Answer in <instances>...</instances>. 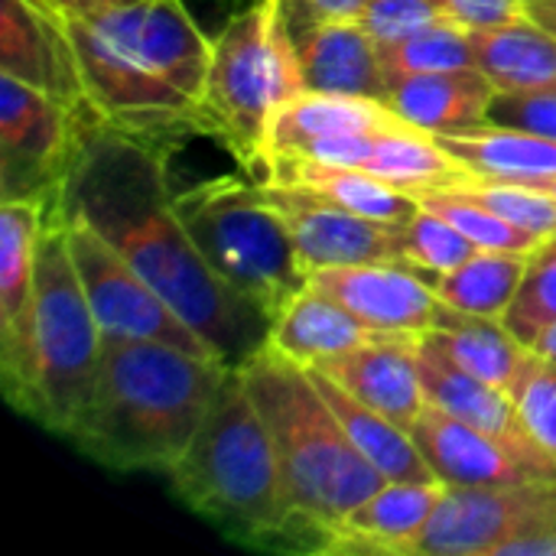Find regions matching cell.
Returning <instances> with one entry per match:
<instances>
[{
  "label": "cell",
  "mask_w": 556,
  "mask_h": 556,
  "mask_svg": "<svg viewBox=\"0 0 556 556\" xmlns=\"http://www.w3.org/2000/svg\"><path fill=\"white\" fill-rule=\"evenodd\" d=\"M169 153L85 117L62 212L85 218L228 368H241L270 342V316L199 254L173 208Z\"/></svg>",
  "instance_id": "obj_1"
},
{
  "label": "cell",
  "mask_w": 556,
  "mask_h": 556,
  "mask_svg": "<svg viewBox=\"0 0 556 556\" xmlns=\"http://www.w3.org/2000/svg\"><path fill=\"white\" fill-rule=\"evenodd\" d=\"M163 476L192 515L241 547L329 554V538L290 498L274 440L238 368L222 384L186 453Z\"/></svg>",
  "instance_id": "obj_2"
},
{
  "label": "cell",
  "mask_w": 556,
  "mask_h": 556,
  "mask_svg": "<svg viewBox=\"0 0 556 556\" xmlns=\"http://www.w3.org/2000/svg\"><path fill=\"white\" fill-rule=\"evenodd\" d=\"M235 368L163 342L104 339L94 397L68 443L114 472H166Z\"/></svg>",
  "instance_id": "obj_3"
},
{
  "label": "cell",
  "mask_w": 556,
  "mask_h": 556,
  "mask_svg": "<svg viewBox=\"0 0 556 556\" xmlns=\"http://www.w3.org/2000/svg\"><path fill=\"white\" fill-rule=\"evenodd\" d=\"M238 375L274 440L296 511L332 544L339 521L384 485L381 472L352 446L309 368L264 345Z\"/></svg>",
  "instance_id": "obj_4"
},
{
  "label": "cell",
  "mask_w": 556,
  "mask_h": 556,
  "mask_svg": "<svg viewBox=\"0 0 556 556\" xmlns=\"http://www.w3.org/2000/svg\"><path fill=\"white\" fill-rule=\"evenodd\" d=\"M101 358L104 332L75 270L59 205L39 241L26 394L16 410L68 440L94 397Z\"/></svg>",
  "instance_id": "obj_5"
},
{
  "label": "cell",
  "mask_w": 556,
  "mask_h": 556,
  "mask_svg": "<svg viewBox=\"0 0 556 556\" xmlns=\"http://www.w3.org/2000/svg\"><path fill=\"white\" fill-rule=\"evenodd\" d=\"M173 208L208 267L270 323L309 283L280 212L264 199L261 182L215 176L195 186H173Z\"/></svg>",
  "instance_id": "obj_6"
},
{
  "label": "cell",
  "mask_w": 556,
  "mask_h": 556,
  "mask_svg": "<svg viewBox=\"0 0 556 556\" xmlns=\"http://www.w3.org/2000/svg\"><path fill=\"white\" fill-rule=\"evenodd\" d=\"M303 88L280 0H254L215 39L205 78V117L248 173L267 169V134L277 111Z\"/></svg>",
  "instance_id": "obj_7"
},
{
  "label": "cell",
  "mask_w": 556,
  "mask_h": 556,
  "mask_svg": "<svg viewBox=\"0 0 556 556\" xmlns=\"http://www.w3.org/2000/svg\"><path fill=\"white\" fill-rule=\"evenodd\" d=\"M85 117L55 94L0 75V199L62 202Z\"/></svg>",
  "instance_id": "obj_8"
},
{
  "label": "cell",
  "mask_w": 556,
  "mask_h": 556,
  "mask_svg": "<svg viewBox=\"0 0 556 556\" xmlns=\"http://www.w3.org/2000/svg\"><path fill=\"white\" fill-rule=\"evenodd\" d=\"M68 251L81 277L91 313L104 339L127 342H163L192 355L218 358L202 336L78 215L65 212ZM222 362V358H218Z\"/></svg>",
  "instance_id": "obj_9"
},
{
  "label": "cell",
  "mask_w": 556,
  "mask_h": 556,
  "mask_svg": "<svg viewBox=\"0 0 556 556\" xmlns=\"http://www.w3.org/2000/svg\"><path fill=\"white\" fill-rule=\"evenodd\" d=\"M538 538H556V482L446 489L410 556H505Z\"/></svg>",
  "instance_id": "obj_10"
},
{
  "label": "cell",
  "mask_w": 556,
  "mask_h": 556,
  "mask_svg": "<svg viewBox=\"0 0 556 556\" xmlns=\"http://www.w3.org/2000/svg\"><path fill=\"white\" fill-rule=\"evenodd\" d=\"M261 192L280 212L306 277L326 267L404 261V225L355 215L306 186L261 182Z\"/></svg>",
  "instance_id": "obj_11"
},
{
  "label": "cell",
  "mask_w": 556,
  "mask_h": 556,
  "mask_svg": "<svg viewBox=\"0 0 556 556\" xmlns=\"http://www.w3.org/2000/svg\"><path fill=\"white\" fill-rule=\"evenodd\" d=\"M430 472L446 489H489L556 482V463L534 443H515L463 424L437 407H424L410 427Z\"/></svg>",
  "instance_id": "obj_12"
},
{
  "label": "cell",
  "mask_w": 556,
  "mask_h": 556,
  "mask_svg": "<svg viewBox=\"0 0 556 556\" xmlns=\"http://www.w3.org/2000/svg\"><path fill=\"white\" fill-rule=\"evenodd\" d=\"M88 20L117 49L202 104L212 39L199 29L186 0H130Z\"/></svg>",
  "instance_id": "obj_13"
},
{
  "label": "cell",
  "mask_w": 556,
  "mask_h": 556,
  "mask_svg": "<svg viewBox=\"0 0 556 556\" xmlns=\"http://www.w3.org/2000/svg\"><path fill=\"white\" fill-rule=\"evenodd\" d=\"M59 205L39 199L0 205V381L13 410L26 394L39 241Z\"/></svg>",
  "instance_id": "obj_14"
},
{
  "label": "cell",
  "mask_w": 556,
  "mask_h": 556,
  "mask_svg": "<svg viewBox=\"0 0 556 556\" xmlns=\"http://www.w3.org/2000/svg\"><path fill=\"white\" fill-rule=\"evenodd\" d=\"M433 280L437 274L410 261H365L309 274V283L339 300L365 326L401 336H424L433 326L440 309Z\"/></svg>",
  "instance_id": "obj_15"
},
{
  "label": "cell",
  "mask_w": 556,
  "mask_h": 556,
  "mask_svg": "<svg viewBox=\"0 0 556 556\" xmlns=\"http://www.w3.org/2000/svg\"><path fill=\"white\" fill-rule=\"evenodd\" d=\"M0 75L36 85L75 108L81 117H91L62 10L46 0L0 3Z\"/></svg>",
  "instance_id": "obj_16"
},
{
  "label": "cell",
  "mask_w": 556,
  "mask_h": 556,
  "mask_svg": "<svg viewBox=\"0 0 556 556\" xmlns=\"http://www.w3.org/2000/svg\"><path fill=\"white\" fill-rule=\"evenodd\" d=\"M313 368L407 430L427 407L420 381V336L381 332L378 339Z\"/></svg>",
  "instance_id": "obj_17"
},
{
  "label": "cell",
  "mask_w": 556,
  "mask_h": 556,
  "mask_svg": "<svg viewBox=\"0 0 556 556\" xmlns=\"http://www.w3.org/2000/svg\"><path fill=\"white\" fill-rule=\"evenodd\" d=\"M287 33L293 39L306 91L384 101L388 72L381 46L358 20H319Z\"/></svg>",
  "instance_id": "obj_18"
},
{
  "label": "cell",
  "mask_w": 556,
  "mask_h": 556,
  "mask_svg": "<svg viewBox=\"0 0 556 556\" xmlns=\"http://www.w3.org/2000/svg\"><path fill=\"white\" fill-rule=\"evenodd\" d=\"M443 495V482H384L339 521L329 554L410 556Z\"/></svg>",
  "instance_id": "obj_19"
},
{
  "label": "cell",
  "mask_w": 556,
  "mask_h": 556,
  "mask_svg": "<svg viewBox=\"0 0 556 556\" xmlns=\"http://www.w3.org/2000/svg\"><path fill=\"white\" fill-rule=\"evenodd\" d=\"M495 94V81L479 65H472L391 78L384 104L410 127L443 137L485 127Z\"/></svg>",
  "instance_id": "obj_20"
},
{
  "label": "cell",
  "mask_w": 556,
  "mask_h": 556,
  "mask_svg": "<svg viewBox=\"0 0 556 556\" xmlns=\"http://www.w3.org/2000/svg\"><path fill=\"white\" fill-rule=\"evenodd\" d=\"M394 124H401V117L384 101L300 91L277 111V117L270 124L267 160L270 156H300L326 140L381 130V127H394Z\"/></svg>",
  "instance_id": "obj_21"
},
{
  "label": "cell",
  "mask_w": 556,
  "mask_h": 556,
  "mask_svg": "<svg viewBox=\"0 0 556 556\" xmlns=\"http://www.w3.org/2000/svg\"><path fill=\"white\" fill-rule=\"evenodd\" d=\"M381 332L365 326L358 316H352L339 300H332L316 283H306L283 313L270 323V342L280 355L293 358L303 368L323 365L336 355H345Z\"/></svg>",
  "instance_id": "obj_22"
},
{
  "label": "cell",
  "mask_w": 556,
  "mask_h": 556,
  "mask_svg": "<svg viewBox=\"0 0 556 556\" xmlns=\"http://www.w3.org/2000/svg\"><path fill=\"white\" fill-rule=\"evenodd\" d=\"M420 381H424V394L430 407L463 424H472L479 430H489L495 437H505L515 443H534L515 410L511 394L459 368L427 336H420Z\"/></svg>",
  "instance_id": "obj_23"
},
{
  "label": "cell",
  "mask_w": 556,
  "mask_h": 556,
  "mask_svg": "<svg viewBox=\"0 0 556 556\" xmlns=\"http://www.w3.org/2000/svg\"><path fill=\"white\" fill-rule=\"evenodd\" d=\"M261 182L306 186L355 215H365L375 222H391V225H407L420 212V199L414 192H407L394 182H384L365 169L332 166V163H319L309 156H270Z\"/></svg>",
  "instance_id": "obj_24"
},
{
  "label": "cell",
  "mask_w": 556,
  "mask_h": 556,
  "mask_svg": "<svg viewBox=\"0 0 556 556\" xmlns=\"http://www.w3.org/2000/svg\"><path fill=\"white\" fill-rule=\"evenodd\" d=\"M309 375L319 384L323 397L329 401L332 414L339 417L352 446L381 472L384 482H440L430 472V466L407 427H401L397 420L368 407L365 401L352 397L342 384H336L319 368H309Z\"/></svg>",
  "instance_id": "obj_25"
},
{
  "label": "cell",
  "mask_w": 556,
  "mask_h": 556,
  "mask_svg": "<svg viewBox=\"0 0 556 556\" xmlns=\"http://www.w3.org/2000/svg\"><path fill=\"white\" fill-rule=\"evenodd\" d=\"M424 336L433 345H440L459 368H466L469 375H476L508 394H511V384L518 378L525 355L531 352L505 326V319L463 313V309L446 306L443 300H440L433 326Z\"/></svg>",
  "instance_id": "obj_26"
},
{
  "label": "cell",
  "mask_w": 556,
  "mask_h": 556,
  "mask_svg": "<svg viewBox=\"0 0 556 556\" xmlns=\"http://www.w3.org/2000/svg\"><path fill=\"white\" fill-rule=\"evenodd\" d=\"M472 176L544 186L556 179V140L518 127L485 124L466 134L437 137Z\"/></svg>",
  "instance_id": "obj_27"
},
{
  "label": "cell",
  "mask_w": 556,
  "mask_h": 556,
  "mask_svg": "<svg viewBox=\"0 0 556 556\" xmlns=\"http://www.w3.org/2000/svg\"><path fill=\"white\" fill-rule=\"evenodd\" d=\"M476 65L498 91L556 88V36L528 13L476 29Z\"/></svg>",
  "instance_id": "obj_28"
},
{
  "label": "cell",
  "mask_w": 556,
  "mask_h": 556,
  "mask_svg": "<svg viewBox=\"0 0 556 556\" xmlns=\"http://www.w3.org/2000/svg\"><path fill=\"white\" fill-rule=\"evenodd\" d=\"M531 254H511V251H476L469 261H463L456 270L440 274L433 280L437 296L463 313L505 319L508 306L518 296V287L525 280Z\"/></svg>",
  "instance_id": "obj_29"
},
{
  "label": "cell",
  "mask_w": 556,
  "mask_h": 556,
  "mask_svg": "<svg viewBox=\"0 0 556 556\" xmlns=\"http://www.w3.org/2000/svg\"><path fill=\"white\" fill-rule=\"evenodd\" d=\"M388 81L417 72H450V68H472L476 65V29L446 16L394 46L381 49Z\"/></svg>",
  "instance_id": "obj_30"
},
{
  "label": "cell",
  "mask_w": 556,
  "mask_h": 556,
  "mask_svg": "<svg viewBox=\"0 0 556 556\" xmlns=\"http://www.w3.org/2000/svg\"><path fill=\"white\" fill-rule=\"evenodd\" d=\"M420 205L443 215L450 225H456L479 251H511V254H531L538 251V238H531L528 231L515 228L511 222H505L502 215H495L492 208H485L482 202H476L472 195L459 192L456 186H443V189H424L417 192Z\"/></svg>",
  "instance_id": "obj_31"
},
{
  "label": "cell",
  "mask_w": 556,
  "mask_h": 556,
  "mask_svg": "<svg viewBox=\"0 0 556 556\" xmlns=\"http://www.w3.org/2000/svg\"><path fill=\"white\" fill-rule=\"evenodd\" d=\"M456 189L472 195L476 202H482L485 208H492L495 215H502L505 222H511L515 228L528 231L538 241L556 235V199L541 186L469 176Z\"/></svg>",
  "instance_id": "obj_32"
},
{
  "label": "cell",
  "mask_w": 556,
  "mask_h": 556,
  "mask_svg": "<svg viewBox=\"0 0 556 556\" xmlns=\"http://www.w3.org/2000/svg\"><path fill=\"white\" fill-rule=\"evenodd\" d=\"M551 323H556V235L531 251L518 296L505 313V326L528 349Z\"/></svg>",
  "instance_id": "obj_33"
},
{
  "label": "cell",
  "mask_w": 556,
  "mask_h": 556,
  "mask_svg": "<svg viewBox=\"0 0 556 556\" xmlns=\"http://www.w3.org/2000/svg\"><path fill=\"white\" fill-rule=\"evenodd\" d=\"M511 401L528 437L556 463V362L528 352L511 384Z\"/></svg>",
  "instance_id": "obj_34"
},
{
  "label": "cell",
  "mask_w": 556,
  "mask_h": 556,
  "mask_svg": "<svg viewBox=\"0 0 556 556\" xmlns=\"http://www.w3.org/2000/svg\"><path fill=\"white\" fill-rule=\"evenodd\" d=\"M479 248L443 215L420 205V212L404 225V261L427 274H450L469 261Z\"/></svg>",
  "instance_id": "obj_35"
},
{
  "label": "cell",
  "mask_w": 556,
  "mask_h": 556,
  "mask_svg": "<svg viewBox=\"0 0 556 556\" xmlns=\"http://www.w3.org/2000/svg\"><path fill=\"white\" fill-rule=\"evenodd\" d=\"M446 16H450V10L440 0H368L358 23L384 49V46H394V42L446 20Z\"/></svg>",
  "instance_id": "obj_36"
},
{
  "label": "cell",
  "mask_w": 556,
  "mask_h": 556,
  "mask_svg": "<svg viewBox=\"0 0 556 556\" xmlns=\"http://www.w3.org/2000/svg\"><path fill=\"white\" fill-rule=\"evenodd\" d=\"M489 124L518 127V130L556 140V88L498 91L489 111Z\"/></svg>",
  "instance_id": "obj_37"
},
{
  "label": "cell",
  "mask_w": 556,
  "mask_h": 556,
  "mask_svg": "<svg viewBox=\"0 0 556 556\" xmlns=\"http://www.w3.org/2000/svg\"><path fill=\"white\" fill-rule=\"evenodd\" d=\"M368 0H280V16L287 29L319 23V20H358Z\"/></svg>",
  "instance_id": "obj_38"
},
{
  "label": "cell",
  "mask_w": 556,
  "mask_h": 556,
  "mask_svg": "<svg viewBox=\"0 0 556 556\" xmlns=\"http://www.w3.org/2000/svg\"><path fill=\"white\" fill-rule=\"evenodd\" d=\"M440 3L450 10V16H456L472 29L498 26L525 13V0H440Z\"/></svg>",
  "instance_id": "obj_39"
},
{
  "label": "cell",
  "mask_w": 556,
  "mask_h": 556,
  "mask_svg": "<svg viewBox=\"0 0 556 556\" xmlns=\"http://www.w3.org/2000/svg\"><path fill=\"white\" fill-rule=\"evenodd\" d=\"M46 3H52L55 10L72 13V16H94V13L114 10V7L130 3V0H46Z\"/></svg>",
  "instance_id": "obj_40"
},
{
  "label": "cell",
  "mask_w": 556,
  "mask_h": 556,
  "mask_svg": "<svg viewBox=\"0 0 556 556\" xmlns=\"http://www.w3.org/2000/svg\"><path fill=\"white\" fill-rule=\"evenodd\" d=\"M525 13L531 20H538L544 29H551L556 36V0H538V3H525Z\"/></svg>",
  "instance_id": "obj_41"
},
{
  "label": "cell",
  "mask_w": 556,
  "mask_h": 556,
  "mask_svg": "<svg viewBox=\"0 0 556 556\" xmlns=\"http://www.w3.org/2000/svg\"><path fill=\"white\" fill-rule=\"evenodd\" d=\"M531 352L534 355H541V358H551V362H556V323H551L534 342H531Z\"/></svg>",
  "instance_id": "obj_42"
},
{
  "label": "cell",
  "mask_w": 556,
  "mask_h": 556,
  "mask_svg": "<svg viewBox=\"0 0 556 556\" xmlns=\"http://www.w3.org/2000/svg\"><path fill=\"white\" fill-rule=\"evenodd\" d=\"M541 189H547V192H551V195H554V199H556V179H551V182H544Z\"/></svg>",
  "instance_id": "obj_43"
},
{
  "label": "cell",
  "mask_w": 556,
  "mask_h": 556,
  "mask_svg": "<svg viewBox=\"0 0 556 556\" xmlns=\"http://www.w3.org/2000/svg\"><path fill=\"white\" fill-rule=\"evenodd\" d=\"M525 3H538V0H525Z\"/></svg>",
  "instance_id": "obj_44"
}]
</instances>
